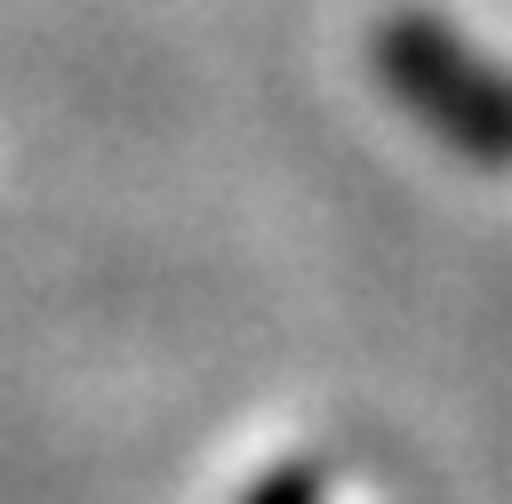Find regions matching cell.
Returning a JSON list of instances; mask_svg holds the SVG:
<instances>
[{"instance_id": "1", "label": "cell", "mask_w": 512, "mask_h": 504, "mask_svg": "<svg viewBox=\"0 0 512 504\" xmlns=\"http://www.w3.org/2000/svg\"><path fill=\"white\" fill-rule=\"evenodd\" d=\"M384 72L392 88L472 160H512V80L488 72L472 48H456L432 24H392L384 32Z\"/></svg>"}, {"instance_id": "2", "label": "cell", "mask_w": 512, "mask_h": 504, "mask_svg": "<svg viewBox=\"0 0 512 504\" xmlns=\"http://www.w3.org/2000/svg\"><path fill=\"white\" fill-rule=\"evenodd\" d=\"M248 504H328V480H320L312 464H280L272 480L248 488Z\"/></svg>"}]
</instances>
